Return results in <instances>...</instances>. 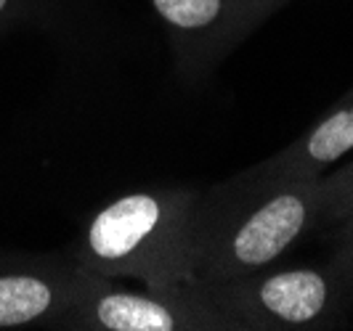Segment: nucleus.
<instances>
[{
    "mask_svg": "<svg viewBox=\"0 0 353 331\" xmlns=\"http://www.w3.org/2000/svg\"><path fill=\"white\" fill-rule=\"evenodd\" d=\"M196 236L189 199L125 193L90 217L74 246V260L104 279L141 276L173 284L192 270Z\"/></svg>",
    "mask_w": 353,
    "mask_h": 331,
    "instance_id": "f257e3e1",
    "label": "nucleus"
},
{
    "mask_svg": "<svg viewBox=\"0 0 353 331\" xmlns=\"http://www.w3.org/2000/svg\"><path fill=\"white\" fill-rule=\"evenodd\" d=\"M48 8V0H0V35L17 30L19 24L37 21Z\"/></svg>",
    "mask_w": 353,
    "mask_h": 331,
    "instance_id": "6e6552de",
    "label": "nucleus"
},
{
    "mask_svg": "<svg viewBox=\"0 0 353 331\" xmlns=\"http://www.w3.org/2000/svg\"><path fill=\"white\" fill-rule=\"evenodd\" d=\"M311 217V196L301 186H287L263 196L255 207L239 215L229 228L210 239H199L192 268H208L226 279L263 268L298 242Z\"/></svg>",
    "mask_w": 353,
    "mask_h": 331,
    "instance_id": "f03ea898",
    "label": "nucleus"
},
{
    "mask_svg": "<svg viewBox=\"0 0 353 331\" xmlns=\"http://www.w3.org/2000/svg\"><path fill=\"white\" fill-rule=\"evenodd\" d=\"M192 323H196V318L173 297L114 289L109 279L93 273L77 305L64 318L61 329L176 331L189 329Z\"/></svg>",
    "mask_w": 353,
    "mask_h": 331,
    "instance_id": "20e7f679",
    "label": "nucleus"
},
{
    "mask_svg": "<svg viewBox=\"0 0 353 331\" xmlns=\"http://www.w3.org/2000/svg\"><path fill=\"white\" fill-rule=\"evenodd\" d=\"M353 149V106L332 114L308 136L303 154L305 162H335Z\"/></svg>",
    "mask_w": 353,
    "mask_h": 331,
    "instance_id": "0eeeda50",
    "label": "nucleus"
},
{
    "mask_svg": "<svg viewBox=\"0 0 353 331\" xmlns=\"http://www.w3.org/2000/svg\"><path fill=\"white\" fill-rule=\"evenodd\" d=\"M90 276L74 257H0V329H61Z\"/></svg>",
    "mask_w": 353,
    "mask_h": 331,
    "instance_id": "7ed1b4c3",
    "label": "nucleus"
},
{
    "mask_svg": "<svg viewBox=\"0 0 353 331\" xmlns=\"http://www.w3.org/2000/svg\"><path fill=\"white\" fill-rule=\"evenodd\" d=\"M159 19L181 35H205L226 24L229 0H152Z\"/></svg>",
    "mask_w": 353,
    "mask_h": 331,
    "instance_id": "423d86ee",
    "label": "nucleus"
},
{
    "mask_svg": "<svg viewBox=\"0 0 353 331\" xmlns=\"http://www.w3.org/2000/svg\"><path fill=\"white\" fill-rule=\"evenodd\" d=\"M327 299H330V286L324 276L305 268L268 276L250 289V297L239 292L242 308H250L268 321L287 326H303L316 321L327 308Z\"/></svg>",
    "mask_w": 353,
    "mask_h": 331,
    "instance_id": "39448f33",
    "label": "nucleus"
}]
</instances>
